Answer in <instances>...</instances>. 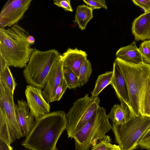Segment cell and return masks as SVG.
<instances>
[{
	"mask_svg": "<svg viewBox=\"0 0 150 150\" xmlns=\"http://www.w3.org/2000/svg\"><path fill=\"white\" fill-rule=\"evenodd\" d=\"M67 123L66 114L63 111L50 112L35 120L21 145L31 150H58L57 143L66 129Z\"/></svg>",
	"mask_w": 150,
	"mask_h": 150,
	"instance_id": "obj_1",
	"label": "cell"
},
{
	"mask_svg": "<svg viewBox=\"0 0 150 150\" xmlns=\"http://www.w3.org/2000/svg\"><path fill=\"white\" fill-rule=\"evenodd\" d=\"M126 83L129 108L133 116H143L145 94L150 82V64L144 62L131 63L116 58Z\"/></svg>",
	"mask_w": 150,
	"mask_h": 150,
	"instance_id": "obj_2",
	"label": "cell"
},
{
	"mask_svg": "<svg viewBox=\"0 0 150 150\" xmlns=\"http://www.w3.org/2000/svg\"><path fill=\"white\" fill-rule=\"evenodd\" d=\"M29 32L17 23L10 28L0 27V53L9 67H25L33 48L28 41Z\"/></svg>",
	"mask_w": 150,
	"mask_h": 150,
	"instance_id": "obj_3",
	"label": "cell"
},
{
	"mask_svg": "<svg viewBox=\"0 0 150 150\" xmlns=\"http://www.w3.org/2000/svg\"><path fill=\"white\" fill-rule=\"evenodd\" d=\"M61 55L54 49L42 51L33 48L29 61L23 71L26 83L43 89L53 64Z\"/></svg>",
	"mask_w": 150,
	"mask_h": 150,
	"instance_id": "obj_4",
	"label": "cell"
},
{
	"mask_svg": "<svg viewBox=\"0 0 150 150\" xmlns=\"http://www.w3.org/2000/svg\"><path fill=\"white\" fill-rule=\"evenodd\" d=\"M112 129L105 109L99 106L90 120L73 137L75 150H89Z\"/></svg>",
	"mask_w": 150,
	"mask_h": 150,
	"instance_id": "obj_5",
	"label": "cell"
},
{
	"mask_svg": "<svg viewBox=\"0 0 150 150\" xmlns=\"http://www.w3.org/2000/svg\"><path fill=\"white\" fill-rule=\"evenodd\" d=\"M150 127V117L132 116L125 122L112 125L115 139L122 150H134Z\"/></svg>",
	"mask_w": 150,
	"mask_h": 150,
	"instance_id": "obj_6",
	"label": "cell"
},
{
	"mask_svg": "<svg viewBox=\"0 0 150 150\" xmlns=\"http://www.w3.org/2000/svg\"><path fill=\"white\" fill-rule=\"evenodd\" d=\"M100 99L89 97L87 94L77 100L66 114L67 123L66 130L68 138H73L91 118L99 107Z\"/></svg>",
	"mask_w": 150,
	"mask_h": 150,
	"instance_id": "obj_7",
	"label": "cell"
},
{
	"mask_svg": "<svg viewBox=\"0 0 150 150\" xmlns=\"http://www.w3.org/2000/svg\"><path fill=\"white\" fill-rule=\"evenodd\" d=\"M13 94L5 84L0 81V105L6 115L8 129L11 143L24 137L16 117Z\"/></svg>",
	"mask_w": 150,
	"mask_h": 150,
	"instance_id": "obj_8",
	"label": "cell"
},
{
	"mask_svg": "<svg viewBox=\"0 0 150 150\" xmlns=\"http://www.w3.org/2000/svg\"><path fill=\"white\" fill-rule=\"evenodd\" d=\"M32 0H8L0 13V27H11L23 18Z\"/></svg>",
	"mask_w": 150,
	"mask_h": 150,
	"instance_id": "obj_9",
	"label": "cell"
},
{
	"mask_svg": "<svg viewBox=\"0 0 150 150\" xmlns=\"http://www.w3.org/2000/svg\"><path fill=\"white\" fill-rule=\"evenodd\" d=\"M42 91V89L29 85L25 91L27 103L35 120L50 112V106L43 97Z\"/></svg>",
	"mask_w": 150,
	"mask_h": 150,
	"instance_id": "obj_10",
	"label": "cell"
},
{
	"mask_svg": "<svg viewBox=\"0 0 150 150\" xmlns=\"http://www.w3.org/2000/svg\"><path fill=\"white\" fill-rule=\"evenodd\" d=\"M63 78V62L60 56L53 64L42 91L43 96L47 102H52V95Z\"/></svg>",
	"mask_w": 150,
	"mask_h": 150,
	"instance_id": "obj_11",
	"label": "cell"
},
{
	"mask_svg": "<svg viewBox=\"0 0 150 150\" xmlns=\"http://www.w3.org/2000/svg\"><path fill=\"white\" fill-rule=\"evenodd\" d=\"M27 102L22 99L18 100L15 107V112L19 126L23 136L26 137L35 125V117L29 110Z\"/></svg>",
	"mask_w": 150,
	"mask_h": 150,
	"instance_id": "obj_12",
	"label": "cell"
},
{
	"mask_svg": "<svg viewBox=\"0 0 150 150\" xmlns=\"http://www.w3.org/2000/svg\"><path fill=\"white\" fill-rule=\"evenodd\" d=\"M86 52L79 50L68 48L60 56L63 62V67L68 68L73 71L78 76L79 70L83 61L87 58Z\"/></svg>",
	"mask_w": 150,
	"mask_h": 150,
	"instance_id": "obj_13",
	"label": "cell"
},
{
	"mask_svg": "<svg viewBox=\"0 0 150 150\" xmlns=\"http://www.w3.org/2000/svg\"><path fill=\"white\" fill-rule=\"evenodd\" d=\"M132 31L137 41L150 40V11L142 14L132 23Z\"/></svg>",
	"mask_w": 150,
	"mask_h": 150,
	"instance_id": "obj_14",
	"label": "cell"
},
{
	"mask_svg": "<svg viewBox=\"0 0 150 150\" xmlns=\"http://www.w3.org/2000/svg\"><path fill=\"white\" fill-rule=\"evenodd\" d=\"M112 71L113 75L110 84L114 89L120 102L125 103L129 108L128 93L125 81L119 66L115 61L113 63Z\"/></svg>",
	"mask_w": 150,
	"mask_h": 150,
	"instance_id": "obj_15",
	"label": "cell"
},
{
	"mask_svg": "<svg viewBox=\"0 0 150 150\" xmlns=\"http://www.w3.org/2000/svg\"><path fill=\"white\" fill-rule=\"evenodd\" d=\"M116 56L117 58L132 64H137L144 62L134 41L127 46L120 48L117 52Z\"/></svg>",
	"mask_w": 150,
	"mask_h": 150,
	"instance_id": "obj_16",
	"label": "cell"
},
{
	"mask_svg": "<svg viewBox=\"0 0 150 150\" xmlns=\"http://www.w3.org/2000/svg\"><path fill=\"white\" fill-rule=\"evenodd\" d=\"M107 116L112 125H120L126 122L132 115L128 105L121 102L120 104L114 105Z\"/></svg>",
	"mask_w": 150,
	"mask_h": 150,
	"instance_id": "obj_17",
	"label": "cell"
},
{
	"mask_svg": "<svg viewBox=\"0 0 150 150\" xmlns=\"http://www.w3.org/2000/svg\"><path fill=\"white\" fill-rule=\"evenodd\" d=\"M93 10L88 6L84 4L77 7L74 22L77 24L81 30L86 29L88 23L93 18Z\"/></svg>",
	"mask_w": 150,
	"mask_h": 150,
	"instance_id": "obj_18",
	"label": "cell"
},
{
	"mask_svg": "<svg viewBox=\"0 0 150 150\" xmlns=\"http://www.w3.org/2000/svg\"><path fill=\"white\" fill-rule=\"evenodd\" d=\"M113 75V71H107L99 75L96 81L95 87L91 92V97H97L104 89L110 84Z\"/></svg>",
	"mask_w": 150,
	"mask_h": 150,
	"instance_id": "obj_19",
	"label": "cell"
},
{
	"mask_svg": "<svg viewBox=\"0 0 150 150\" xmlns=\"http://www.w3.org/2000/svg\"><path fill=\"white\" fill-rule=\"evenodd\" d=\"M63 74L68 88L71 89L82 86L78 76L70 69L63 67Z\"/></svg>",
	"mask_w": 150,
	"mask_h": 150,
	"instance_id": "obj_20",
	"label": "cell"
},
{
	"mask_svg": "<svg viewBox=\"0 0 150 150\" xmlns=\"http://www.w3.org/2000/svg\"><path fill=\"white\" fill-rule=\"evenodd\" d=\"M0 139L10 145L11 144L8 133L7 120L5 111L0 105Z\"/></svg>",
	"mask_w": 150,
	"mask_h": 150,
	"instance_id": "obj_21",
	"label": "cell"
},
{
	"mask_svg": "<svg viewBox=\"0 0 150 150\" xmlns=\"http://www.w3.org/2000/svg\"><path fill=\"white\" fill-rule=\"evenodd\" d=\"M92 72L91 63L87 58L83 62L80 68L78 77L82 86L88 81Z\"/></svg>",
	"mask_w": 150,
	"mask_h": 150,
	"instance_id": "obj_22",
	"label": "cell"
},
{
	"mask_svg": "<svg viewBox=\"0 0 150 150\" xmlns=\"http://www.w3.org/2000/svg\"><path fill=\"white\" fill-rule=\"evenodd\" d=\"M9 67L8 66L3 72L0 73V81L5 84L13 94L17 84Z\"/></svg>",
	"mask_w": 150,
	"mask_h": 150,
	"instance_id": "obj_23",
	"label": "cell"
},
{
	"mask_svg": "<svg viewBox=\"0 0 150 150\" xmlns=\"http://www.w3.org/2000/svg\"><path fill=\"white\" fill-rule=\"evenodd\" d=\"M115 145L111 143V139L110 136L105 135L103 138L92 146L90 150H111Z\"/></svg>",
	"mask_w": 150,
	"mask_h": 150,
	"instance_id": "obj_24",
	"label": "cell"
},
{
	"mask_svg": "<svg viewBox=\"0 0 150 150\" xmlns=\"http://www.w3.org/2000/svg\"><path fill=\"white\" fill-rule=\"evenodd\" d=\"M138 50L144 62L150 64V40H146L142 42Z\"/></svg>",
	"mask_w": 150,
	"mask_h": 150,
	"instance_id": "obj_25",
	"label": "cell"
},
{
	"mask_svg": "<svg viewBox=\"0 0 150 150\" xmlns=\"http://www.w3.org/2000/svg\"><path fill=\"white\" fill-rule=\"evenodd\" d=\"M67 88V85L63 78L52 95V102L59 100Z\"/></svg>",
	"mask_w": 150,
	"mask_h": 150,
	"instance_id": "obj_26",
	"label": "cell"
},
{
	"mask_svg": "<svg viewBox=\"0 0 150 150\" xmlns=\"http://www.w3.org/2000/svg\"><path fill=\"white\" fill-rule=\"evenodd\" d=\"M143 116L150 117V82L144 96L143 104Z\"/></svg>",
	"mask_w": 150,
	"mask_h": 150,
	"instance_id": "obj_27",
	"label": "cell"
},
{
	"mask_svg": "<svg viewBox=\"0 0 150 150\" xmlns=\"http://www.w3.org/2000/svg\"><path fill=\"white\" fill-rule=\"evenodd\" d=\"M138 147L150 150V127L141 138L138 143Z\"/></svg>",
	"mask_w": 150,
	"mask_h": 150,
	"instance_id": "obj_28",
	"label": "cell"
},
{
	"mask_svg": "<svg viewBox=\"0 0 150 150\" xmlns=\"http://www.w3.org/2000/svg\"><path fill=\"white\" fill-rule=\"evenodd\" d=\"M83 1L93 10L103 8L107 9L106 1L104 0H83Z\"/></svg>",
	"mask_w": 150,
	"mask_h": 150,
	"instance_id": "obj_29",
	"label": "cell"
},
{
	"mask_svg": "<svg viewBox=\"0 0 150 150\" xmlns=\"http://www.w3.org/2000/svg\"><path fill=\"white\" fill-rule=\"evenodd\" d=\"M70 0H54L53 3L57 6L63 8L65 11H73Z\"/></svg>",
	"mask_w": 150,
	"mask_h": 150,
	"instance_id": "obj_30",
	"label": "cell"
},
{
	"mask_svg": "<svg viewBox=\"0 0 150 150\" xmlns=\"http://www.w3.org/2000/svg\"><path fill=\"white\" fill-rule=\"evenodd\" d=\"M132 1L135 5L143 9L144 13L150 11V0H132Z\"/></svg>",
	"mask_w": 150,
	"mask_h": 150,
	"instance_id": "obj_31",
	"label": "cell"
},
{
	"mask_svg": "<svg viewBox=\"0 0 150 150\" xmlns=\"http://www.w3.org/2000/svg\"><path fill=\"white\" fill-rule=\"evenodd\" d=\"M0 73L3 72L8 66V62L4 56L0 53Z\"/></svg>",
	"mask_w": 150,
	"mask_h": 150,
	"instance_id": "obj_32",
	"label": "cell"
},
{
	"mask_svg": "<svg viewBox=\"0 0 150 150\" xmlns=\"http://www.w3.org/2000/svg\"><path fill=\"white\" fill-rule=\"evenodd\" d=\"M0 150H13V149L10 145L0 139Z\"/></svg>",
	"mask_w": 150,
	"mask_h": 150,
	"instance_id": "obj_33",
	"label": "cell"
},
{
	"mask_svg": "<svg viewBox=\"0 0 150 150\" xmlns=\"http://www.w3.org/2000/svg\"><path fill=\"white\" fill-rule=\"evenodd\" d=\"M27 40L28 43L32 45L35 43V39L33 36L30 35L27 38Z\"/></svg>",
	"mask_w": 150,
	"mask_h": 150,
	"instance_id": "obj_34",
	"label": "cell"
},
{
	"mask_svg": "<svg viewBox=\"0 0 150 150\" xmlns=\"http://www.w3.org/2000/svg\"><path fill=\"white\" fill-rule=\"evenodd\" d=\"M111 150H122L119 145H115L114 147Z\"/></svg>",
	"mask_w": 150,
	"mask_h": 150,
	"instance_id": "obj_35",
	"label": "cell"
}]
</instances>
